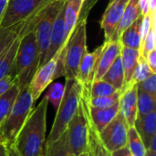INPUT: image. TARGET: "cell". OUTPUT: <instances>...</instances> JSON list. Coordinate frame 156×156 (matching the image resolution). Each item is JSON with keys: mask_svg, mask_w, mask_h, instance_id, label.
Returning <instances> with one entry per match:
<instances>
[{"mask_svg": "<svg viewBox=\"0 0 156 156\" xmlns=\"http://www.w3.org/2000/svg\"><path fill=\"white\" fill-rule=\"evenodd\" d=\"M39 62L35 23L31 16L26 20L20 33L12 71L16 79V84L20 90L28 87L34 74L39 67Z\"/></svg>", "mask_w": 156, "mask_h": 156, "instance_id": "obj_1", "label": "cell"}, {"mask_svg": "<svg viewBox=\"0 0 156 156\" xmlns=\"http://www.w3.org/2000/svg\"><path fill=\"white\" fill-rule=\"evenodd\" d=\"M48 101L44 96L33 108L13 144L20 156H42L46 143Z\"/></svg>", "mask_w": 156, "mask_h": 156, "instance_id": "obj_2", "label": "cell"}, {"mask_svg": "<svg viewBox=\"0 0 156 156\" xmlns=\"http://www.w3.org/2000/svg\"><path fill=\"white\" fill-rule=\"evenodd\" d=\"M82 10V9H81ZM87 10L80 12V19L69 38L67 44L58 52L57 69L54 80L60 77L66 79H76L81 59L88 52L87 50Z\"/></svg>", "mask_w": 156, "mask_h": 156, "instance_id": "obj_3", "label": "cell"}, {"mask_svg": "<svg viewBox=\"0 0 156 156\" xmlns=\"http://www.w3.org/2000/svg\"><path fill=\"white\" fill-rule=\"evenodd\" d=\"M83 85L78 80L66 79L64 95L57 109V114L47 142L56 141L67 131L70 121L79 109Z\"/></svg>", "mask_w": 156, "mask_h": 156, "instance_id": "obj_4", "label": "cell"}, {"mask_svg": "<svg viewBox=\"0 0 156 156\" xmlns=\"http://www.w3.org/2000/svg\"><path fill=\"white\" fill-rule=\"evenodd\" d=\"M34 103L28 87L19 91L8 115L0 126V144L9 146L15 143L33 110Z\"/></svg>", "mask_w": 156, "mask_h": 156, "instance_id": "obj_5", "label": "cell"}, {"mask_svg": "<svg viewBox=\"0 0 156 156\" xmlns=\"http://www.w3.org/2000/svg\"><path fill=\"white\" fill-rule=\"evenodd\" d=\"M64 4L65 0H49L32 16L35 23L36 37L39 51V66L43 64L48 48L55 18Z\"/></svg>", "mask_w": 156, "mask_h": 156, "instance_id": "obj_6", "label": "cell"}, {"mask_svg": "<svg viewBox=\"0 0 156 156\" xmlns=\"http://www.w3.org/2000/svg\"><path fill=\"white\" fill-rule=\"evenodd\" d=\"M67 141L69 150L73 156H78L82 153L88 152V123L81 101L76 114L68 126Z\"/></svg>", "mask_w": 156, "mask_h": 156, "instance_id": "obj_7", "label": "cell"}, {"mask_svg": "<svg viewBox=\"0 0 156 156\" xmlns=\"http://www.w3.org/2000/svg\"><path fill=\"white\" fill-rule=\"evenodd\" d=\"M49 0H8L0 19V28L27 20Z\"/></svg>", "mask_w": 156, "mask_h": 156, "instance_id": "obj_8", "label": "cell"}, {"mask_svg": "<svg viewBox=\"0 0 156 156\" xmlns=\"http://www.w3.org/2000/svg\"><path fill=\"white\" fill-rule=\"evenodd\" d=\"M129 124L121 112L100 133V137L104 146L113 153L127 146Z\"/></svg>", "mask_w": 156, "mask_h": 156, "instance_id": "obj_9", "label": "cell"}, {"mask_svg": "<svg viewBox=\"0 0 156 156\" xmlns=\"http://www.w3.org/2000/svg\"><path fill=\"white\" fill-rule=\"evenodd\" d=\"M57 60L58 57L57 55H55L45 64L39 66L36 73L34 74L28 85V89L35 101L54 80V76L57 69Z\"/></svg>", "mask_w": 156, "mask_h": 156, "instance_id": "obj_10", "label": "cell"}, {"mask_svg": "<svg viewBox=\"0 0 156 156\" xmlns=\"http://www.w3.org/2000/svg\"><path fill=\"white\" fill-rule=\"evenodd\" d=\"M128 1L129 0H110L101 20V27L104 32L105 41L111 40L117 30Z\"/></svg>", "mask_w": 156, "mask_h": 156, "instance_id": "obj_11", "label": "cell"}, {"mask_svg": "<svg viewBox=\"0 0 156 156\" xmlns=\"http://www.w3.org/2000/svg\"><path fill=\"white\" fill-rule=\"evenodd\" d=\"M80 101L83 105L84 112L87 119L88 123V132H89V142H88V152L90 156H112V153H111L102 144L101 137H100V132L97 130L96 126L91 121V118L89 113L88 110V101L86 93L84 90L83 86V91L81 95Z\"/></svg>", "mask_w": 156, "mask_h": 156, "instance_id": "obj_12", "label": "cell"}, {"mask_svg": "<svg viewBox=\"0 0 156 156\" xmlns=\"http://www.w3.org/2000/svg\"><path fill=\"white\" fill-rule=\"evenodd\" d=\"M65 43V23H64V5L58 11L51 31L48 48L44 58L43 64L51 59L58 52L60 51ZM42 64V65H43Z\"/></svg>", "mask_w": 156, "mask_h": 156, "instance_id": "obj_13", "label": "cell"}, {"mask_svg": "<svg viewBox=\"0 0 156 156\" xmlns=\"http://www.w3.org/2000/svg\"><path fill=\"white\" fill-rule=\"evenodd\" d=\"M103 48L104 43L98 47L93 52H87L81 59L76 80H78L85 87H88L93 81L94 74Z\"/></svg>", "mask_w": 156, "mask_h": 156, "instance_id": "obj_14", "label": "cell"}, {"mask_svg": "<svg viewBox=\"0 0 156 156\" xmlns=\"http://www.w3.org/2000/svg\"><path fill=\"white\" fill-rule=\"evenodd\" d=\"M122 45L118 40L104 41V48L100 57L93 80H101L103 75L112 65L115 59L121 55Z\"/></svg>", "mask_w": 156, "mask_h": 156, "instance_id": "obj_15", "label": "cell"}, {"mask_svg": "<svg viewBox=\"0 0 156 156\" xmlns=\"http://www.w3.org/2000/svg\"><path fill=\"white\" fill-rule=\"evenodd\" d=\"M138 86L133 84L121 93L120 112L125 118L129 126H133L137 118Z\"/></svg>", "mask_w": 156, "mask_h": 156, "instance_id": "obj_16", "label": "cell"}, {"mask_svg": "<svg viewBox=\"0 0 156 156\" xmlns=\"http://www.w3.org/2000/svg\"><path fill=\"white\" fill-rule=\"evenodd\" d=\"M83 0H65L64 4V23H65V43L70 37L80 16L83 6ZM62 47V48H63Z\"/></svg>", "mask_w": 156, "mask_h": 156, "instance_id": "obj_17", "label": "cell"}, {"mask_svg": "<svg viewBox=\"0 0 156 156\" xmlns=\"http://www.w3.org/2000/svg\"><path fill=\"white\" fill-rule=\"evenodd\" d=\"M139 57H140V53L138 49L122 47L121 58H122V64L124 73V81H123L122 89L121 90V93L123 92L127 88L132 86L133 77L136 66L138 64Z\"/></svg>", "mask_w": 156, "mask_h": 156, "instance_id": "obj_18", "label": "cell"}, {"mask_svg": "<svg viewBox=\"0 0 156 156\" xmlns=\"http://www.w3.org/2000/svg\"><path fill=\"white\" fill-rule=\"evenodd\" d=\"M88 110H89V113H90L92 122L96 126L97 130L101 133L119 113L120 101L117 103L113 104L112 106L107 107V108H94V107L90 106L88 103Z\"/></svg>", "mask_w": 156, "mask_h": 156, "instance_id": "obj_19", "label": "cell"}, {"mask_svg": "<svg viewBox=\"0 0 156 156\" xmlns=\"http://www.w3.org/2000/svg\"><path fill=\"white\" fill-rule=\"evenodd\" d=\"M134 127L147 149L152 138L156 135V112L142 117H137Z\"/></svg>", "mask_w": 156, "mask_h": 156, "instance_id": "obj_20", "label": "cell"}, {"mask_svg": "<svg viewBox=\"0 0 156 156\" xmlns=\"http://www.w3.org/2000/svg\"><path fill=\"white\" fill-rule=\"evenodd\" d=\"M141 15H142V13H141V9L139 7L138 0H129L125 6L124 11H123V15L122 16V19L118 26V28L115 31V33L112 36L111 40H118L119 41V37H120L121 34L128 27H130Z\"/></svg>", "mask_w": 156, "mask_h": 156, "instance_id": "obj_21", "label": "cell"}, {"mask_svg": "<svg viewBox=\"0 0 156 156\" xmlns=\"http://www.w3.org/2000/svg\"><path fill=\"white\" fill-rule=\"evenodd\" d=\"M143 19L141 15L130 27H128L120 36L119 41L122 47H126L134 49H140L141 37H140V26Z\"/></svg>", "mask_w": 156, "mask_h": 156, "instance_id": "obj_22", "label": "cell"}, {"mask_svg": "<svg viewBox=\"0 0 156 156\" xmlns=\"http://www.w3.org/2000/svg\"><path fill=\"white\" fill-rule=\"evenodd\" d=\"M19 37H20V35L0 55V80L3 79L5 76L11 74L13 71V66H14L16 53L18 48Z\"/></svg>", "mask_w": 156, "mask_h": 156, "instance_id": "obj_23", "label": "cell"}, {"mask_svg": "<svg viewBox=\"0 0 156 156\" xmlns=\"http://www.w3.org/2000/svg\"><path fill=\"white\" fill-rule=\"evenodd\" d=\"M101 80L107 81L108 83L112 85L115 89L121 91L123 86V81H124V73H123L121 55L115 59L112 65L109 68V69L103 75Z\"/></svg>", "mask_w": 156, "mask_h": 156, "instance_id": "obj_24", "label": "cell"}, {"mask_svg": "<svg viewBox=\"0 0 156 156\" xmlns=\"http://www.w3.org/2000/svg\"><path fill=\"white\" fill-rule=\"evenodd\" d=\"M42 156H73L69 150L67 131L54 142L46 141Z\"/></svg>", "mask_w": 156, "mask_h": 156, "instance_id": "obj_25", "label": "cell"}, {"mask_svg": "<svg viewBox=\"0 0 156 156\" xmlns=\"http://www.w3.org/2000/svg\"><path fill=\"white\" fill-rule=\"evenodd\" d=\"M20 90L16 83L6 92L0 96V126L8 115Z\"/></svg>", "mask_w": 156, "mask_h": 156, "instance_id": "obj_26", "label": "cell"}, {"mask_svg": "<svg viewBox=\"0 0 156 156\" xmlns=\"http://www.w3.org/2000/svg\"><path fill=\"white\" fill-rule=\"evenodd\" d=\"M25 21L16 24L12 27L0 28V55L13 43V41L20 35Z\"/></svg>", "mask_w": 156, "mask_h": 156, "instance_id": "obj_27", "label": "cell"}, {"mask_svg": "<svg viewBox=\"0 0 156 156\" xmlns=\"http://www.w3.org/2000/svg\"><path fill=\"white\" fill-rule=\"evenodd\" d=\"M85 89L90 98L109 96L116 93L117 91H120L103 80H93L88 87H85Z\"/></svg>", "mask_w": 156, "mask_h": 156, "instance_id": "obj_28", "label": "cell"}, {"mask_svg": "<svg viewBox=\"0 0 156 156\" xmlns=\"http://www.w3.org/2000/svg\"><path fill=\"white\" fill-rule=\"evenodd\" d=\"M127 147L133 156H144L146 153L145 145L139 135L134 125L129 127Z\"/></svg>", "mask_w": 156, "mask_h": 156, "instance_id": "obj_29", "label": "cell"}, {"mask_svg": "<svg viewBox=\"0 0 156 156\" xmlns=\"http://www.w3.org/2000/svg\"><path fill=\"white\" fill-rule=\"evenodd\" d=\"M156 97L152 96L146 92H144L138 90V98H137V117L144 116L148 113L155 112Z\"/></svg>", "mask_w": 156, "mask_h": 156, "instance_id": "obj_30", "label": "cell"}, {"mask_svg": "<svg viewBox=\"0 0 156 156\" xmlns=\"http://www.w3.org/2000/svg\"><path fill=\"white\" fill-rule=\"evenodd\" d=\"M85 92H86V96H87V100H88V103L90 106L94 107V108H107V107H111L113 104L117 103L120 99H121V91H117L116 93L112 94V95H109V96H103V97H96V98H90L88 96L87 90L84 87Z\"/></svg>", "mask_w": 156, "mask_h": 156, "instance_id": "obj_31", "label": "cell"}, {"mask_svg": "<svg viewBox=\"0 0 156 156\" xmlns=\"http://www.w3.org/2000/svg\"><path fill=\"white\" fill-rule=\"evenodd\" d=\"M65 91V85H63L60 82H54L51 83L48 87V90L45 95V97L48 99V102H50L54 108L57 110L61 102V100L63 98Z\"/></svg>", "mask_w": 156, "mask_h": 156, "instance_id": "obj_32", "label": "cell"}, {"mask_svg": "<svg viewBox=\"0 0 156 156\" xmlns=\"http://www.w3.org/2000/svg\"><path fill=\"white\" fill-rule=\"evenodd\" d=\"M154 73V72L151 69V68L149 67L145 58L144 57L140 56L139 60H138V64L136 66V69L134 70V74L133 77L132 85L140 83L141 81L144 80L145 79H147L148 77H150Z\"/></svg>", "mask_w": 156, "mask_h": 156, "instance_id": "obj_33", "label": "cell"}, {"mask_svg": "<svg viewBox=\"0 0 156 156\" xmlns=\"http://www.w3.org/2000/svg\"><path fill=\"white\" fill-rule=\"evenodd\" d=\"M156 22H154L152 25V27L150 28L148 34L146 35L144 42L142 43L139 53L140 56L145 58L148 53H150L152 50L155 49V40H156Z\"/></svg>", "mask_w": 156, "mask_h": 156, "instance_id": "obj_34", "label": "cell"}, {"mask_svg": "<svg viewBox=\"0 0 156 156\" xmlns=\"http://www.w3.org/2000/svg\"><path fill=\"white\" fill-rule=\"evenodd\" d=\"M137 86L138 90L156 97V73L152 74L150 77L138 83Z\"/></svg>", "mask_w": 156, "mask_h": 156, "instance_id": "obj_35", "label": "cell"}, {"mask_svg": "<svg viewBox=\"0 0 156 156\" xmlns=\"http://www.w3.org/2000/svg\"><path fill=\"white\" fill-rule=\"evenodd\" d=\"M16 83V79L14 74H8L0 80V96L6 92L13 85Z\"/></svg>", "mask_w": 156, "mask_h": 156, "instance_id": "obj_36", "label": "cell"}, {"mask_svg": "<svg viewBox=\"0 0 156 156\" xmlns=\"http://www.w3.org/2000/svg\"><path fill=\"white\" fill-rule=\"evenodd\" d=\"M144 58L148 63L149 67L151 68V69L156 73V49L152 50L150 53H148Z\"/></svg>", "mask_w": 156, "mask_h": 156, "instance_id": "obj_37", "label": "cell"}, {"mask_svg": "<svg viewBox=\"0 0 156 156\" xmlns=\"http://www.w3.org/2000/svg\"><path fill=\"white\" fill-rule=\"evenodd\" d=\"M138 4L141 9L142 16L149 14V0H138Z\"/></svg>", "mask_w": 156, "mask_h": 156, "instance_id": "obj_38", "label": "cell"}, {"mask_svg": "<svg viewBox=\"0 0 156 156\" xmlns=\"http://www.w3.org/2000/svg\"><path fill=\"white\" fill-rule=\"evenodd\" d=\"M112 156H133V154L130 153L129 149L127 146L118 150V151H115L112 153Z\"/></svg>", "mask_w": 156, "mask_h": 156, "instance_id": "obj_39", "label": "cell"}, {"mask_svg": "<svg viewBox=\"0 0 156 156\" xmlns=\"http://www.w3.org/2000/svg\"><path fill=\"white\" fill-rule=\"evenodd\" d=\"M149 14H156V0H149Z\"/></svg>", "mask_w": 156, "mask_h": 156, "instance_id": "obj_40", "label": "cell"}, {"mask_svg": "<svg viewBox=\"0 0 156 156\" xmlns=\"http://www.w3.org/2000/svg\"><path fill=\"white\" fill-rule=\"evenodd\" d=\"M8 155L9 156H20L18 152L16 151L14 144H11L8 146Z\"/></svg>", "mask_w": 156, "mask_h": 156, "instance_id": "obj_41", "label": "cell"}, {"mask_svg": "<svg viewBox=\"0 0 156 156\" xmlns=\"http://www.w3.org/2000/svg\"><path fill=\"white\" fill-rule=\"evenodd\" d=\"M0 156H9L8 155V146L5 144H0Z\"/></svg>", "mask_w": 156, "mask_h": 156, "instance_id": "obj_42", "label": "cell"}, {"mask_svg": "<svg viewBox=\"0 0 156 156\" xmlns=\"http://www.w3.org/2000/svg\"><path fill=\"white\" fill-rule=\"evenodd\" d=\"M146 150H150V151H153V152H156V135L154 136L149 144V146Z\"/></svg>", "mask_w": 156, "mask_h": 156, "instance_id": "obj_43", "label": "cell"}, {"mask_svg": "<svg viewBox=\"0 0 156 156\" xmlns=\"http://www.w3.org/2000/svg\"><path fill=\"white\" fill-rule=\"evenodd\" d=\"M7 1L8 0H0V19H1V16L5 9V6H6V4H7Z\"/></svg>", "mask_w": 156, "mask_h": 156, "instance_id": "obj_44", "label": "cell"}, {"mask_svg": "<svg viewBox=\"0 0 156 156\" xmlns=\"http://www.w3.org/2000/svg\"><path fill=\"white\" fill-rule=\"evenodd\" d=\"M144 156H156V152H153L150 150H146L145 155Z\"/></svg>", "mask_w": 156, "mask_h": 156, "instance_id": "obj_45", "label": "cell"}, {"mask_svg": "<svg viewBox=\"0 0 156 156\" xmlns=\"http://www.w3.org/2000/svg\"><path fill=\"white\" fill-rule=\"evenodd\" d=\"M78 156H90V154H89V152H85V153H82V154H79Z\"/></svg>", "mask_w": 156, "mask_h": 156, "instance_id": "obj_46", "label": "cell"}, {"mask_svg": "<svg viewBox=\"0 0 156 156\" xmlns=\"http://www.w3.org/2000/svg\"><path fill=\"white\" fill-rule=\"evenodd\" d=\"M83 1H85V0H83Z\"/></svg>", "mask_w": 156, "mask_h": 156, "instance_id": "obj_47", "label": "cell"}]
</instances>
